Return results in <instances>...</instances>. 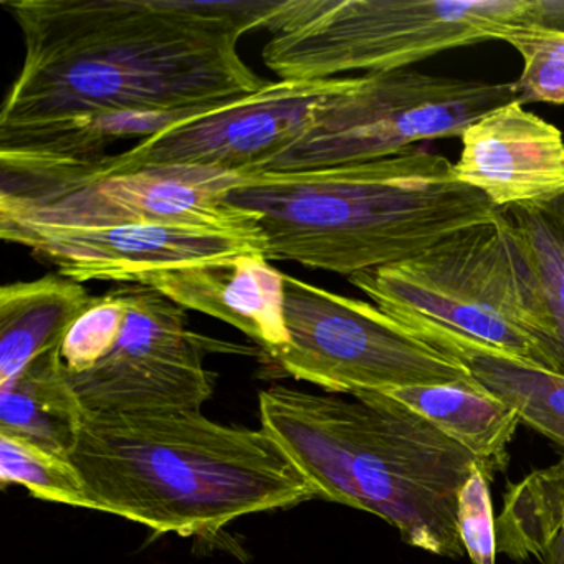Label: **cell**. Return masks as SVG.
<instances>
[{
  "label": "cell",
  "instance_id": "6da1fadb",
  "mask_svg": "<svg viewBox=\"0 0 564 564\" xmlns=\"http://www.w3.org/2000/svg\"><path fill=\"white\" fill-rule=\"evenodd\" d=\"M280 0H2L24 62L0 133L101 111L203 110L267 84L239 54Z\"/></svg>",
  "mask_w": 564,
  "mask_h": 564
},
{
  "label": "cell",
  "instance_id": "7a4b0ae2",
  "mask_svg": "<svg viewBox=\"0 0 564 564\" xmlns=\"http://www.w3.org/2000/svg\"><path fill=\"white\" fill-rule=\"evenodd\" d=\"M68 460L91 510L160 534L213 538L247 514L316 498L263 429L200 411L85 412Z\"/></svg>",
  "mask_w": 564,
  "mask_h": 564
},
{
  "label": "cell",
  "instance_id": "3957f363",
  "mask_svg": "<svg viewBox=\"0 0 564 564\" xmlns=\"http://www.w3.org/2000/svg\"><path fill=\"white\" fill-rule=\"evenodd\" d=\"M226 204L259 219L269 262L346 279L411 259L500 216L484 194L457 180L447 158L419 148L326 170L257 171Z\"/></svg>",
  "mask_w": 564,
  "mask_h": 564
},
{
  "label": "cell",
  "instance_id": "277c9868",
  "mask_svg": "<svg viewBox=\"0 0 564 564\" xmlns=\"http://www.w3.org/2000/svg\"><path fill=\"white\" fill-rule=\"evenodd\" d=\"M349 395L272 386L259 392L260 424L316 498L382 518L417 550L464 556L458 494L474 455L382 392Z\"/></svg>",
  "mask_w": 564,
  "mask_h": 564
},
{
  "label": "cell",
  "instance_id": "5b68a950",
  "mask_svg": "<svg viewBox=\"0 0 564 564\" xmlns=\"http://www.w3.org/2000/svg\"><path fill=\"white\" fill-rule=\"evenodd\" d=\"M348 282L412 336L460 338L560 375L540 283L503 217L445 237L394 265Z\"/></svg>",
  "mask_w": 564,
  "mask_h": 564
},
{
  "label": "cell",
  "instance_id": "8992f818",
  "mask_svg": "<svg viewBox=\"0 0 564 564\" xmlns=\"http://www.w3.org/2000/svg\"><path fill=\"white\" fill-rule=\"evenodd\" d=\"M533 0H280L263 64L280 80L392 72L452 48L498 41Z\"/></svg>",
  "mask_w": 564,
  "mask_h": 564
},
{
  "label": "cell",
  "instance_id": "52a82bcc",
  "mask_svg": "<svg viewBox=\"0 0 564 564\" xmlns=\"http://www.w3.org/2000/svg\"><path fill=\"white\" fill-rule=\"evenodd\" d=\"M243 176L196 166L95 173L68 161L0 156V224L64 229L183 224L260 230L253 214L226 204Z\"/></svg>",
  "mask_w": 564,
  "mask_h": 564
},
{
  "label": "cell",
  "instance_id": "ba28073f",
  "mask_svg": "<svg viewBox=\"0 0 564 564\" xmlns=\"http://www.w3.org/2000/svg\"><path fill=\"white\" fill-rule=\"evenodd\" d=\"M514 101L520 100L513 84L411 68L346 77L303 137L259 171L295 173L386 160L421 141L460 138L475 121Z\"/></svg>",
  "mask_w": 564,
  "mask_h": 564
},
{
  "label": "cell",
  "instance_id": "9c48e42d",
  "mask_svg": "<svg viewBox=\"0 0 564 564\" xmlns=\"http://www.w3.org/2000/svg\"><path fill=\"white\" fill-rule=\"evenodd\" d=\"M285 326L289 343L270 359L332 394L477 382L467 366L415 338L378 306L286 273Z\"/></svg>",
  "mask_w": 564,
  "mask_h": 564
},
{
  "label": "cell",
  "instance_id": "30bf717a",
  "mask_svg": "<svg viewBox=\"0 0 564 564\" xmlns=\"http://www.w3.org/2000/svg\"><path fill=\"white\" fill-rule=\"evenodd\" d=\"M118 286L127 322L117 346L94 368L67 371L85 411H200L214 394L207 352L242 348L194 333L187 310L150 286Z\"/></svg>",
  "mask_w": 564,
  "mask_h": 564
},
{
  "label": "cell",
  "instance_id": "8fae6325",
  "mask_svg": "<svg viewBox=\"0 0 564 564\" xmlns=\"http://www.w3.org/2000/svg\"><path fill=\"white\" fill-rule=\"evenodd\" d=\"M345 82L346 77L267 82L260 90L171 124L123 153L78 164L95 173H127L148 166L256 173L303 137L316 111L341 90Z\"/></svg>",
  "mask_w": 564,
  "mask_h": 564
},
{
  "label": "cell",
  "instance_id": "7c38bea8",
  "mask_svg": "<svg viewBox=\"0 0 564 564\" xmlns=\"http://www.w3.org/2000/svg\"><path fill=\"white\" fill-rule=\"evenodd\" d=\"M0 237L6 242L28 247L39 259L57 265L61 275L78 283H127L147 270L191 265L239 253L263 256L262 230L183 224H130L97 229L0 224Z\"/></svg>",
  "mask_w": 564,
  "mask_h": 564
},
{
  "label": "cell",
  "instance_id": "4fadbf2b",
  "mask_svg": "<svg viewBox=\"0 0 564 564\" xmlns=\"http://www.w3.org/2000/svg\"><path fill=\"white\" fill-rule=\"evenodd\" d=\"M455 176L497 209H553L564 199V137L520 101L497 108L462 133Z\"/></svg>",
  "mask_w": 564,
  "mask_h": 564
},
{
  "label": "cell",
  "instance_id": "5bb4252c",
  "mask_svg": "<svg viewBox=\"0 0 564 564\" xmlns=\"http://www.w3.org/2000/svg\"><path fill=\"white\" fill-rule=\"evenodd\" d=\"M127 283L150 286L184 310L220 319L256 341L267 356L289 343L285 273L257 253L137 273Z\"/></svg>",
  "mask_w": 564,
  "mask_h": 564
},
{
  "label": "cell",
  "instance_id": "9a60e30c",
  "mask_svg": "<svg viewBox=\"0 0 564 564\" xmlns=\"http://www.w3.org/2000/svg\"><path fill=\"white\" fill-rule=\"evenodd\" d=\"M431 422L474 455L488 480L510 462V447L521 419L517 409L480 382L411 386L382 392Z\"/></svg>",
  "mask_w": 564,
  "mask_h": 564
},
{
  "label": "cell",
  "instance_id": "2e32d148",
  "mask_svg": "<svg viewBox=\"0 0 564 564\" xmlns=\"http://www.w3.org/2000/svg\"><path fill=\"white\" fill-rule=\"evenodd\" d=\"M84 283L61 273L0 289V384L37 356L61 348L75 322L94 305Z\"/></svg>",
  "mask_w": 564,
  "mask_h": 564
},
{
  "label": "cell",
  "instance_id": "e0dca14e",
  "mask_svg": "<svg viewBox=\"0 0 564 564\" xmlns=\"http://www.w3.org/2000/svg\"><path fill=\"white\" fill-rule=\"evenodd\" d=\"M85 412L61 348L37 356L0 384V434L24 438L58 457L74 452Z\"/></svg>",
  "mask_w": 564,
  "mask_h": 564
},
{
  "label": "cell",
  "instance_id": "ac0fdd59",
  "mask_svg": "<svg viewBox=\"0 0 564 564\" xmlns=\"http://www.w3.org/2000/svg\"><path fill=\"white\" fill-rule=\"evenodd\" d=\"M427 345L467 366L481 386L517 409L521 422L564 448V376L514 361L460 338L441 336Z\"/></svg>",
  "mask_w": 564,
  "mask_h": 564
},
{
  "label": "cell",
  "instance_id": "d6986e66",
  "mask_svg": "<svg viewBox=\"0 0 564 564\" xmlns=\"http://www.w3.org/2000/svg\"><path fill=\"white\" fill-rule=\"evenodd\" d=\"M564 531V457L510 485L497 518L498 553L543 561Z\"/></svg>",
  "mask_w": 564,
  "mask_h": 564
},
{
  "label": "cell",
  "instance_id": "ffe728a7",
  "mask_svg": "<svg viewBox=\"0 0 564 564\" xmlns=\"http://www.w3.org/2000/svg\"><path fill=\"white\" fill-rule=\"evenodd\" d=\"M553 209H501V217L513 230L550 312L564 376V224Z\"/></svg>",
  "mask_w": 564,
  "mask_h": 564
},
{
  "label": "cell",
  "instance_id": "44dd1931",
  "mask_svg": "<svg viewBox=\"0 0 564 564\" xmlns=\"http://www.w3.org/2000/svg\"><path fill=\"white\" fill-rule=\"evenodd\" d=\"M0 484L21 485L39 500L91 510L84 480L68 458L14 435L0 434Z\"/></svg>",
  "mask_w": 564,
  "mask_h": 564
},
{
  "label": "cell",
  "instance_id": "7402d4cb",
  "mask_svg": "<svg viewBox=\"0 0 564 564\" xmlns=\"http://www.w3.org/2000/svg\"><path fill=\"white\" fill-rule=\"evenodd\" d=\"M523 58L520 77L514 82L520 104L564 105V31L533 22H520L501 32Z\"/></svg>",
  "mask_w": 564,
  "mask_h": 564
},
{
  "label": "cell",
  "instance_id": "603a6c76",
  "mask_svg": "<svg viewBox=\"0 0 564 564\" xmlns=\"http://www.w3.org/2000/svg\"><path fill=\"white\" fill-rule=\"evenodd\" d=\"M127 322L120 286L95 296L94 305L77 319L61 345V358L70 372L87 371L117 346Z\"/></svg>",
  "mask_w": 564,
  "mask_h": 564
},
{
  "label": "cell",
  "instance_id": "cb8c5ba5",
  "mask_svg": "<svg viewBox=\"0 0 564 564\" xmlns=\"http://www.w3.org/2000/svg\"><path fill=\"white\" fill-rule=\"evenodd\" d=\"M458 533L474 564H497V520L491 508L488 478L480 465L458 494Z\"/></svg>",
  "mask_w": 564,
  "mask_h": 564
},
{
  "label": "cell",
  "instance_id": "d4e9b609",
  "mask_svg": "<svg viewBox=\"0 0 564 564\" xmlns=\"http://www.w3.org/2000/svg\"><path fill=\"white\" fill-rule=\"evenodd\" d=\"M541 564H564V531L563 534L551 544Z\"/></svg>",
  "mask_w": 564,
  "mask_h": 564
}]
</instances>
